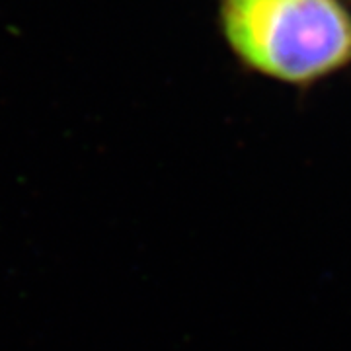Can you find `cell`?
I'll list each match as a JSON object with an SVG mask.
<instances>
[{
  "label": "cell",
  "mask_w": 351,
  "mask_h": 351,
  "mask_svg": "<svg viewBox=\"0 0 351 351\" xmlns=\"http://www.w3.org/2000/svg\"><path fill=\"white\" fill-rule=\"evenodd\" d=\"M221 18L244 63L287 82L351 61V16L338 0H223Z\"/></svg>",
  "instance_id": "6da1fadb"
}]
</instances>
